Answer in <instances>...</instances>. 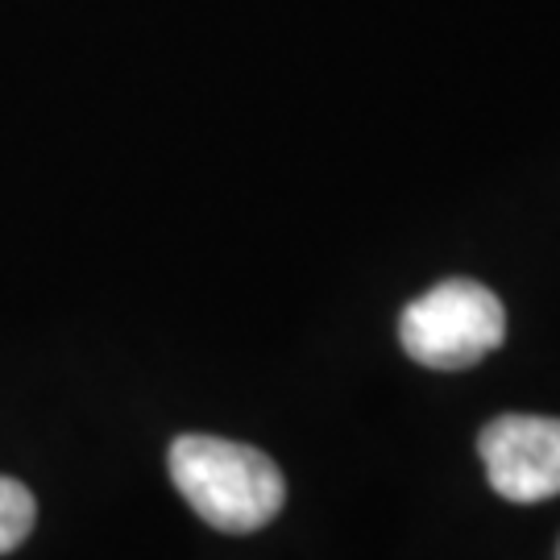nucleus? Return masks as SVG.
Wrapping results in <instances>:
<instances>
[{
  "label": "nucleus",
  "instance_id": "nucleus-1",
  "mask_svg": "<svg viewBox=\"0 0 560 560\" xmlns=\"http://www.w3.org/2000/svg\"><path fill=\"white\" fill-rule=\"evenodd\" d=\"M166 469L187 506L208 527L249 536L275 520L287 502V478L261 448L224 436H179L166 453Z\"/></svg>",
  "mask_w": 560,
  "mask_h": 560
},
{
  "label": "nucleus",
  "instance_id": "nucleus-2",
  "mask_svg": "<svg viewBox=\"0 0 560 560\" xmlns=\"http://www.w3.org/2000/svg\"><path fill=\"white\" fill-rule=\"evenodd\" d=\"M506 340V307L474 279H444L399 316V345L428 370H469Z\"/></svg>",
  "mask_w": 560,
  "mask_h": 560
},
{
  "label": "nucleus",
  "instance_id": "nucleus-3",
  "mask_svg": "<svg viewBox=\"0 0 560 560\" xmlns=\"http://www.w3.org/2000/svg\"><path fill=\"white\" fill-rule=\"evenodd\" d=\"M490 490L506 502H548L560 494V420L499 416L478 432Z\"/></svg>",
  "mask_w": 560,
  "mask_h": 560
},
{
  "label": "nucleus",
  "instance_id": "nucleus-4",
  "mask_svg": "<svg viewBox=\"0 0 560 560\" xmlns=\"http://www.w3.org/2000/svg\"><path fill=\"white\" fill-rule=\"evenodd\" d=\"M38 520V502L18 478H0V557L30 540Z\"/></svg>",
  "mask_w": 560,
  "mask_h": 560
},
{
  "label": "nucleus",
  "instance_id": "nucleus-5",
  "mask_svg": "<svg viewBox=\"0 0 560 560\" xmlns=\"http://www.w3.org/2000/svg\"><path fill=\"white\" fill-rule=\"evenodd\" d=\"M557 560H560V544H557Z\"/></svg>",
  "mask_w": 560,
  "mask_h": 560
}]
</instances>
